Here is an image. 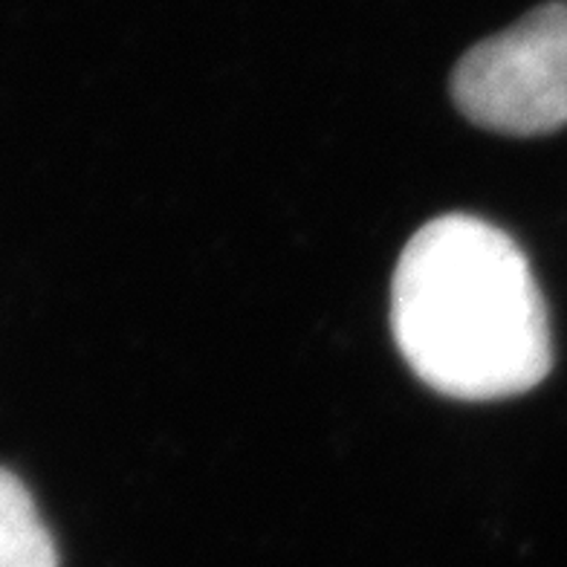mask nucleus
<instances>
[{"label":"nucleus","instance_id":"f03ea898","mask_svg":"<svg viewBox=\"0 0 567 567\" xmlns=\"http://www.w3.org/2000/svg\"><path fill=\"white\" fill-rule=\"evenodd\" d=\"M452 96L470 122L536 136L567 125V3H545L457 61Z\"/></svg>","mask_w":567,"mask_h":567},{"label":"nucleus","instance_id":"f257e3e1","mask_svg":"<svg viewBox=\"0 0 567 567\" xmlns=\"http://www.w3.org/2000/svg\"><path fill=\"white\" fill-rule=\"evenodd\" d=\"M391 328L411 371L466 403L536 389L553 362L545 296L522 247L472 215L437 217L405 244Z\"/></svg>","mask_w":567,"mask_h":567},{"label":"nucleus","instance_id":"7ed1b4c3","mask_svg":"<svg viewBox=\"0 0 567 567\" xmlns=\"http://www.w3.org/2000/svg\"><path fill=\"white\" fill-rule=\"evenodd\" d=\"M0 567H59V550L18 475L0 466Z\"/></svg>","mask_w":567,"mask_h":567}]
</instances>
